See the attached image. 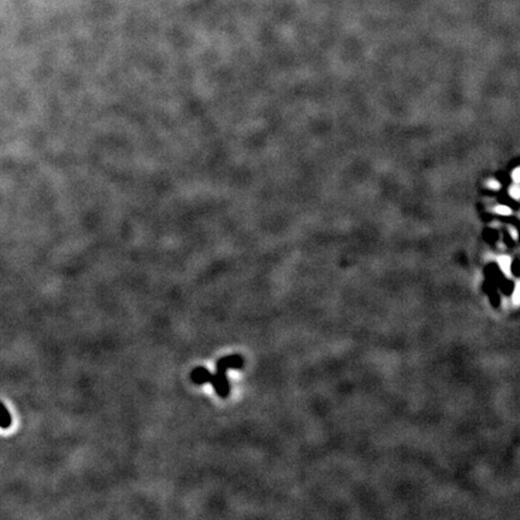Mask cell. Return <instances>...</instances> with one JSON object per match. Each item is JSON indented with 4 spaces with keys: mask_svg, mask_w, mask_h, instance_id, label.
I'll return each instance as SVG.
<instances>
[{
    "mask_svg": "<svg viewBox=\"0 0 520 520\" xmlns=\"http://www.w3.org/2000/svg\"><path fill=\"white\" fill-rule=\"evenodd\" d=\"M216 374H212L210 384L219 397L225 398L230 392V386L227 377V371L230 369H242L244 358L239 354L227 355L217 361Z\"/></svg>",
    "mask_w": 520,
    "mask_h": 520,
    "instance_id": "obj_1",
    "label": "cell"
},
{
    "mask_svg": "<svg viewBox=\"0 0 520 520\" xmlns=\"http://www.w3.org/2000/svg\"><path fill=\"white\" fill-rule=\"evenodd\" d=\"M211 377H212L211 372L202 366L195 367L193 371L191 372V380L193 381L195 384H197V386H201V384H205V383H210Z\"/></svg>",
    "mask_w": 520,
    "mask_h": 520,
    "instance_id": "obj_2",
    "label": "cell"
},
{
    "mask_svg": "<svg viewBox=\"0 0 520 520\" xmlns=\"http://www.w3.org/2000/svg\"><path fill=\"white\" fill-rule=\"evenodd\" d=\"M12 424V418H11L10 412L7 411V408L0 402V428L1 429H8Z\"/></svg>",
    "mask_w": 520,
    "mask_h": 520,
    "instance_id": "obj_3",
    "label": "cell"
},
{
    "mask_svg": "<svg viewBox=\"0 0 520 520\" xmlns=\"http://www.w3.org/2000/svg\"><path fill=\"white\" fill-rule=\"evenodd\" d=\"M494 212H495L496 214H499V216H504V217H507V216H511L512 214V208H510L508 206L506 205H497L495 208H494Z\"/></svg>",
    "mask_w": 520,
    "mask_h": 520,
    "instance_id": "obj_4",
    "label": "cell"
},
{
    "mask_svg": "<svg viewBox=\"0 0 520 520\" xmlns=\"http://www.w3.org/2000/svg\"><path fill=\"white\" fill-rule=\"evenodd\" d=\"M508 192H510L511 196H512L514 200H517V201H518L519 197H520V189H519L518 183H514V185L510 188V191H508Z\"/></svg>",
    "mask_w": 520,
    "mask_h": 520,
    "instance_id": "obj_5",
    "label": "cell"
},
{
    "mask_svg": "<svg viewBox=\"0 0 520 520\" xmlns=\"http://www.w3.org/2000/svg\"><path fill=\"white\" fill-rule=\"evenodd\" d=\"M487 187L491 191H499L501 188V183L497 180H488L487 181Z\"/></svg>",
    "mask_w": 520,
    "mask_h": 520,
    "instance_id": "obj_6",
    "label": "cell"
},
{
    "mask_svg": "<svg viewBox=\"0 0 520 520\" xmlns=\"http://www.w3.org/2000/svg\"><path fill=\"white\" fill-rule=\"evenodd\" d=\"M519 172H520L519 168H516V169H514L513 174H512V179L514 181V183H518V185L520 183V174H519Z\"/></svg>",
    "mask_w": 520,
    "mask_h": 520,
    "instance_id": "obj_7",
    "label": "cell"
},
{
    "mask_svg": "<svg viewBox=\"0 0 520 520\" xmlns=\"http://www.w3.org/2000/svg\"><path fill=\"white\" fill-rule=\"evenodd\" d=\"M510 234H512V235H513V239H514V240H517V239H518V233H517V228H514V227H511V228H510Z\"/></svg>",
    "mask_w": 520,
    "mask_h": 520,
    "instance_id": "obj_8",
    "label": "cell"
}]
</instances>
